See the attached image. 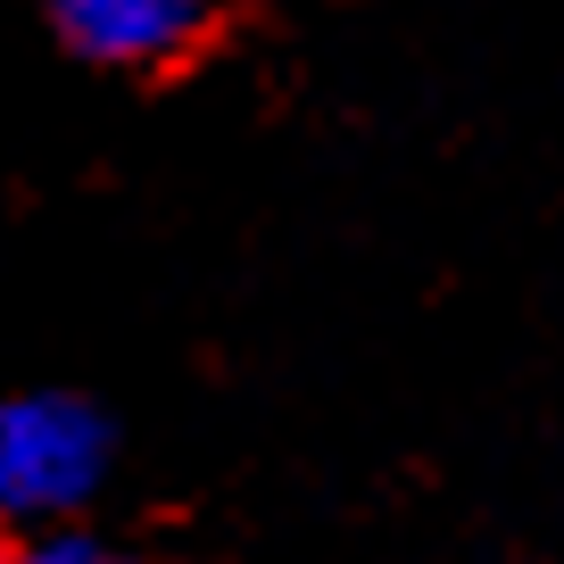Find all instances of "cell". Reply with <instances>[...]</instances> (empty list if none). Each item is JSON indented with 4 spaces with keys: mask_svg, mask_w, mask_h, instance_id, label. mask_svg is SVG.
<instances>
[{
    "mask_svg": "<svg viewBox=\"0 0 564 564\" xmlns=\"http://www.w3.org/2000/svg\"><path fill=\"white\" fill-rule=\"evenodd\" d=\"M108 474V423L75 390L0 399V523H58Z\"/></svg>",
    "mask_w": 564,
    "mask_h": 564,
    "instance_id": "obj_1",
    "label": "cell"
},
{
    "mask_svg": "<svg viewBox=\"0 0 564 564\" xmlns=\"http://www.w3.org/2000/svg\"><path fill=\"white\" fill-rule=\"evenodd\" d=\"M51 18L100 67H166L216 25V0H51Z\"/></svg>",
    "mask_w": 564,
    "mask_h": 564,
    "instance_id": "obj_2",
    "label": "cell"
},
{
    "mask_svg": "<svg viewBox=\"0 0 564 564\" xmlns=\"http://www.w3.org/2000/svg\"><path fill=\"white\" fill-rule=\"evenodd\" d=\"M25 564H133V556H117V547L91 540V531H51V540H42Z\"/></svg>",
    "mask_w": 564,
    "mask_h": 564,
    "instance_id": "obj_3",
    "label": "cell"
}]
</instances>
